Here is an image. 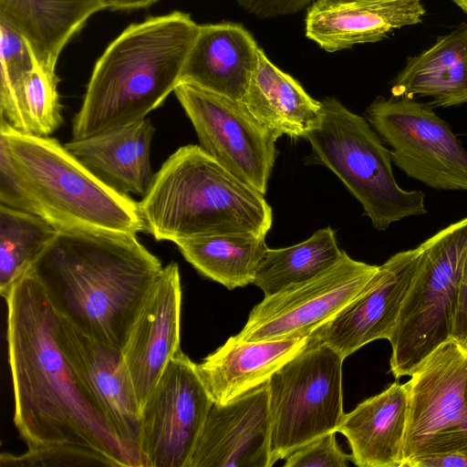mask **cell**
<instances>
[{
	"label": "cell",
	"mask_w": 467,
	"mask_h": 467,
	"mask_svg": "<svg viewBox=\"0 0 467 467\" xmlns=\"http://www.w3.org/2000/svg\"><path fill=\"white\" fill-rule=\"evenodd\" d=\"M4 298L14 422L28 449L69 444L139 467L62 348L57 314L35 276L27 271Z\"/></svg>",
	"instance_id": "cell-1"
},
{
	"label": "cell",
	"mask_w": 467,
	"mask_h": 467,
	"mask_svg": "<svg viewBox=\"0 0 467 467\" xmlns=\"http://www.w3.org/2000/svg\"><path fill=\"white\" fill-rule=\"evenodd\" d=\"M162 269L137 234L58 230L28 271L58 317L122 351Z\"/></svg>",
	"instance_id": "cell-2"
},
{
	"label": "cell",
	"mask_w": 467,
	"mask_h": 467,
	"mask_svg": "<svg viewBox=\"0 0 467 467\" xmlns=\"http://www.w3.org/2000/svg\"><path fill=\"white\" fill-rule=\"evenodd\" d=\"M199 31L180 11L130 25L104 50L73 119V140H83L146 118L181 83Z\"/></svg>",
	"instance_id": "cell-3"
},
{
	"label": "cell",
	"mask_w": 467,
	"mask_h": 467,
	"mask_svg": "<svg viewBox=\"0 0 467 467\" xmlns=\"http://www.w3.org/2000/svg\"><path fill=\"white\" fill-rule=\"evenodd\" d=\"M138 203L144 231L174 244L217 234L266 235L273 223L263 194L192 144L164 161Z\"/></svg>",
	"instance_id": "cell-4"
},
{
	"label": "cell",
	"mask_w": 467,
	"mask_h": 467,
	"mask_svg": "<svg viewBox=\"0 0 467 467\" xmlns=\"http://www.w3.org/2000/svg\"><path fill=\"white\" fill-rule=\"evenodd\" d=\"M0 141L29 212L56 230L144 231L139 203L100 181L57 140L20 132L1 117Z\"/></svg>",
	"instance_id": "cell-5"
},
{
	"label": "cell",
	"mask_w": 467,
	"mask_h": 467,
	"mask_svg": "<svg viewBox=\"0 0 467 467\" xmlns=\"http://www.w3.org/2000/svg\"><path fill=\"white\" fill-rule=\"evenodd\" d=\"M321 103L320 121L306 138L317 161L361 203L372 226L385 231L395 222L427 213L423 192L397 183L390 150L370 123L334 98Z\"/></svg>",
	"instance_id": "cell-6"
},
{
	"label": "cell",
	"mask_w": 467,
	"mask_h": 467,
	"mask_svg": "<svg viewBox=\"0 0 467 467\" xmlns=\"http://www.w3.org/2000/svg\"><path fill=\"white\" fill-rule=\"evenodd\" d=\"M420 246L419 265L389 341L390 371L410 376L451 339L455 302L467 255V216L441 229Z\"/></svg>",
	"instance_id": "cell-7"
},
{
	"label": "cell",
	"mask_w": 467,
	"mask_h": 467,
	"mask_svg": "<svg viewBox=\"0 0 467 467\" xmlns=\"http://www.w3.org/2000/svg\"><path fill=\"white\" fill-rule=\"evenodd\" d=\"M333 348L310 337L267 381L272 466L331 431L344 416L342 364Z\"/></svg>",
	"instance_id": "cell-8"
},
{
	"label": "cell",
	"mask_w": 467,
	"mask_h": 467,
	"mask_svg": "<svg viewBox=\"0 0 467 467\" xmlns=\"http://www.w3.org/2000/svg\"><path fill=\"white\" fill-rule=\"evenodd\" d=\"M410 377L402 467L431 455H467V349L450 339Z\"/></svg>",
	"instance_id": "cell-9"
},
{
	"label": "cell",
	"mask_w": 467,
	"mask_h": 467,
	"mask_svg": "<svg viewBox=\"0 0 467 467\" xmlns=\"http://www.w3.org/2000/svg\"><path fill=\"white\" fill-rule=\"evenodd\" d=\"M366 117L409 177L434 190L467 192V150L430 104L379 97Z\"/></svg>",
	"instance_id": "cell-10"
},
{
	"label": "cell",
	"mask_w": 467,
	"mask_h": 467,
	"mask_svg": "<svg viewBox=\"0 0 467 467\" xmlns=\"http://www.w3.org/2000/svg\"><path fill=\"white\" fill-rule=\"evenodd\" d=\"M174 93L200 146L223 167L265 195L276 158V138L242 101L181 83Z\"/></svg>",
	"instance_id": "cell-11"
},
{
	"label": "cell",
	"mask_w": 467,
	"mask_h": 467,
	"mask_svg": "<svg viewBox=\"0 0 467 467\" xmlns=\"http://www.w3.org/2000/svg\"><path fill=\"white\" fill-rule=\"evenodd\" d=\"M213 402L196 363L181 349L141 408L144 467H188Z\"/></svg>",
	"instance_id": "cell-12"
},
{
	"label": "cell",
	"mask_w": 467,
	"mask_h": 467,
	"mask_svg": "<svg viewBox=\"0 0 467 467\" xmlns=\"http://www.w3.org/2000/svg\"><path fill=\"white\" fill-rule=\"evenodd\" d=\"M378 268L344 252L337 263L313 279L265 296L235 337L242 341L308 337L350 303Z\"/></svg>",
	"instance_id": "cell-13"
},
{
	"label": "cell",
	"mask_w": 467,
	"mask_h": 467,
	"mask_svg": "<svg viewBox=\"0 0 467 467\" xmlns=\"http://www.w3.org/2000/svg\"><path fill=\"white\" fill-rule=\"evenodd\" d=\"M420 256V245L392 255L350 303L310 337L333 348L343 359L374 340L389 339Z\"/></svg>",
	"instance_id": "cell-14"
},
{
	"label": "cell",
	"mask_w": 467,
	"mask_h": 467,
	"mask_svg": "<svg viewBox=\"0 0 467 467\" xmlns=\"http://www.w3.org/2000/svg\"><path fill=\"white\" fill-rule=\"evenodd\" d=\"M57 334L69 361L119 439L139 467H144L140 452L141 408L122 351L86 336L60 317Z\"/></svg>",
	"instance_id": "cell-15"
},
{
	"label": "cell",
	"mask_w": 467,
	"mask_h": 467,
	"mask_svg": "<svg viewBox=\"0 0 467 467\" xmlns=\"http://www.w3.org/2000/svg\"><path fill=\"white\" fill-rule=\"evenodd\" d=\"M267 382L213 404L188 467H271Z\"/></svg>",
	"instance_id": "cell-16"
},
{
	"label": "cell",
	"mask_w": 467,
	"mask_h": 467,
	"mask_svg": "<svg viewBox=\"0 0 467 467\" xmlns=\"http://www.w3.org/2000/svg\"><path fill=\"white\" fill-rule=\"evenodd\" d=\"M182 285L179 266L163 267L122 350L140 408L180 348Z\"/></svg>",
	"instance_id": "cell-17"
},
{
	"label": "cell",
	"mask_w": 467,
	"mask_h": 467,
	"mask_svg": "<svg viewBox=\"0 0 467 467\" xmlns=\"http://www.w3.org/2000/svg\"><path fill=\"white\" fill-rule=\"evenodd\" d=\"M421 0H315L307 8L306 36L327 52L374 43L421 22Z\"/></svg>",
	"instance_id": "cell-18"
},
{
	"label": "cell",
	"mask_w": 467,
	"mask_h": 467,
	"mask_svg": "<svg viewBox=\"0 0 467 467\" xmlns=\"http://www.w3.org/2000/svg\"><path fill=\"white\" fill-rule=\"evenodd\" d=\"M259 48L254 36L240 24L199 25L183 66L181 83L242 101L256 65Z\"/></svg>",
	"instance_id": "cell-19"
},
{
	"label": "cell",
	"mask_w": 467,
	"mask_h": 467,
	"mask_svg": "<svg viewBox=\"0 0 467 467\" xmlns=\"http://www.w3.org/2000/svg\"><path fill=\"white\" fill-rule=\"evenodd\" d=\"M309 338L242 341L234 336L196 364V368L213 404L224 405L265 384Z\"/></svg>",
	"instance_id": "cell-20"
},
{
	"label": "cell",
	"mask_w": 467,
	"mask_h": 467,
	"mask_svg": "<svg viewBox=\"0 0 467 467\" xmlns=\"http://www.w3.org/2000/svg\"><path fill=\"white\" fill-rule=\"evenodd\" d=\"M409 415L407 384L392 383L345 413L337 432L348 440L359 467H402Z\"/></svg>",
	"instance_id": "cell-21"
},
{
	"label": "cell",
	"mask_w": 467,
	"mask_h": 467,
	"mask_svg": "<svg viewBox=\"0 0 467 467\" xmlns=\"http://www.w3.org/2000/svg\"><path fill=\"white\" fill-rule=\"evenodd\" d=\"M155 129L149 119L65 144L83 165L117 192L144 196L153 174L150 149Z\"/></svg>",
	"instance_id": "cell-22"
},
{
	"label": "cell",
	"mask_w": 467,
	"mask_h": 467,
	"mask_svg": "<svg viewBox=\"0 0 467 467\" xmlns=\"http://www.w3.org/2000/svg\"><path fill=\"white\" fill-rule=\"evenodd\" d=\"M242 103L276 139L284 135L306 138L317 126L322 113L321 101L273 64L261 47Z\"/></svg>",
	"instance_id": "cell-23"
},
{
	"label": "cell",
	"mask_w": 467,
	"mask_h": 467,
	"mask_svg": "<svg viewBox=\"0 0 467 467\" xmlns=\"http://www.w3.org/2000/svg\"><path fill=\"white\" fill-rule=\"evenodd\" d=\"M102 0H0V22L28 43L37 63L55 73L57 58Z\"/></svg>",
	"instance_id": "cell-24"
},
{
	"label": "cell",
	"mask_w": 467,
	"mask_h": 467,
	"mask_svg": "<svg viewBox=\"0 0 467 467\" xmlns=\"http://www.w3.org/2000/svg\"><path fill=\"white\" fill-rule=\"evenodd\" d=\"M393 97H431L433 107L467 103V24L408 59L393 80Z\"/></svg>",
	"instance_id": "cell-25"
},
{
	"label": "cell",
	"mask_w": 467,
	"mask_h": 467,
	"mask_svg": "<svg viewBox=\"0 0 467 467\" xmlns=\"http://www.w3.org/2000/svg\"><path fill=\"white\" fill-rule=\"evenodd\" d=\"M266 235L217 234L177 242L181 254L201 275L228 289L253 284Z\"/></svg>",
	"instance_id": "cell-26"
},
{
	"label": "cell",
	"mask_w": 467,
	"mask_h": 467,
	"mask_svg": "<svg viewBox=\"0 0 467 467\" xmlns=\"http://www.w3.org/2000/svg\"><path fill=\"white\" fill-rule=\"evenodd\" d=\"M336 233L330 227L316 231L292 246L266 248L258 262L253 284L265 296L305 283L322 274L342 257Z\"/></svg>",
	"instance_id": "cell-27"
},
{
	"label": "cell",
	"mask_w": 467,
	"mask_h": 467,
	"mask_svg": "<svg viewBox=\"0 0 467 467\" xmlns=\"http://www.w3.org/2000/svg\"><path fill=\"white\" fill-rule=\"evenodd\" d=\"M0 111L16 130L48 136L61 124V105L55 73L38 63L8 87L0 88Z\"/></svg>",
	"instance_id": "cell-28"
},
{
	"label": "cell",
	"mask_w": 467,
	"mask_h": 467,
	"mask_svg": "<svg viewBox=\"0 0 467 467\" xmlns=\"http://www.w3.org/2000/svg\"><path fill=\"white\" fill-rule=\"evenodd\" d=\"M57 231L37 214L0 205V294L3 297L29 270Z\"/></svg>",
	"instance_id": "cell-29"
},
{
	"label": "cell",
	"mask_w": 467,
	"mask_h": 467,
	"mask_svg": "<svg viewBox=\"0 0 467 467\" xmlns=\"http://www.w3.org/2000/svg\"><path fill=\"white\" fill-rule=\"evenodd\" d=\"M0 465L14 467L50 466H109L117 464L102 453L92 449L69 444H59L28 451L22 455L2 453Z\"/></svg>",
	"instance_id": "cell-30"
},
{
	"label": "cell",
	"mask_w": 467,
	"mask_h": 467,
	"mask_svg": "<svg viewBox=\"0 0 467 467\" xmlns=\"http://www.w3.org/2000/svg\"><path fill=\"white\" fill-rule=\"evenodd\" d=\"M0 88L10 86L37 64L26 40L3 22H0Z\"/></svg>",
	"instance_id": "cell-31"
},
{
	"label": "cell",
	"mask_w": 467,
	"mask_h": 467,
	"mask_svg": "<svg viewBox=\"0 0 467 467\" xmlns=\"http://www.w3.org/2000/svg\"><path fill=\"white\" fill-rule=\"evenodd\" d=\"M352 462L338 446L336 432H328L296 449L285 458V467H347Z\"/></svg>",
	"instance_id": "cell-32"
},
{
	"label": "cell",
	"mask_w": 467,
	"mask_h": 467,
	"mask_svg": "<svg viewBox=\"0 0 467 467\" xmlns=\"http://www.w3.org/2000/svg\"><path fill=\"white\" fill-rule=\"evenodd\" d=\"M0 201L1 204L30 213L9 153L2 141H0Z\"/></svg>",
	"instance_id": "cell-33"
},
{
	"label": "cell",
	"mask_w": 467,
	"mask_h": 467,
	"mask_svg": "<svg viewBox=\"0 0 467 467\" xmlns=\"http://www.w3.org/2000/svg\"><path fill=\"white\" fill-rule=\"evenodd\" d=\"M247 13L258 18H273L296 14L315 0H235Z\"/></svg>",
	"instance_id": "cell-34"
},
{
	"label": "cell",
	"mask_w": 467,
	"mask_h": 467,
	"mask_svg": "<svg viewBox=\"0 0 467 467\" xmlns=\"http://www.w3.org/2000/svg\"><path fill=\"white\" fill-rule=\"evenodd\" d=\"M451 339L467 349V255L455 302Z\"/></svg>",
	"instance_id": "cell-35"
},
{
	"label": "cell",
	"mask_w": 467,
	"mask_h": 467,
	"mask_svg": "<svg viewBox=\"0 0 467 467\" xmlns=\"http://www.w3.org/2000/svg\"><path fill=\"white\" fill-rule=\"evenodd\" d=\"M408 467H467V455L457 453L431 455L417 459Z\"/></svg>",
	"instance_id": "cell-36"
},
{
	"label": "cell",
	"mask_w": 467,
	"mask_h": 467,
	"mask_svg": "<svg viewBox=\"0 0 467 467\" xmlns=\"http://www.w3.org/2000/svg\"><path fill=\"white\" fill-rule=\"evenodd\" d=\"M160 0H102L103 9L131 11L148 8Z\"/></svg>",
	"instance_id": "cell-37"
},
{
	"label": "cell",
	"mask_w": 467,
	"mask_h": 467,
	"mask_svg": "<svg viewBox=\"0 0 467 467\" xmlns=\"http://www.w3.org/2000/svg\"><path fill=\"white\" fill-rule=\"evenodd\" d=\"M458 6H460L465 13H467V0H452Z\"/></svg>",
	"instance_id": "cell-38"
}]
</instances>
